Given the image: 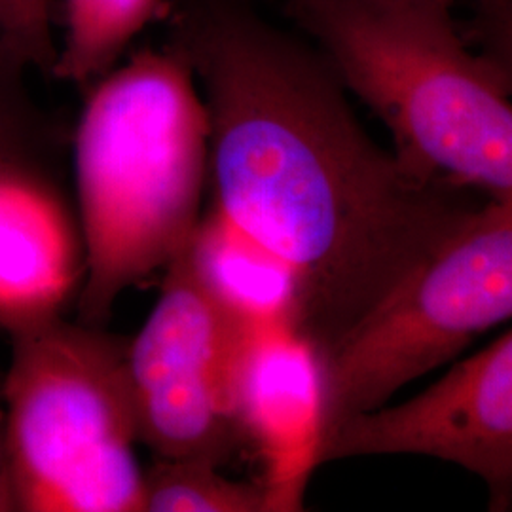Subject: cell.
<instances>
[{"mask_svg":"<svg viewBox=\"0 0 512 512\" xmlns=\"http://www.w3.org/2000/svg\"><path fill=\"white\" fill-rule=\"evenodd\" d=\"M175 48L209 114L213 209L289 270L319 361L484 205L376 145L325 59L241 0L190 2Z\"/></svg>","mask_w":512,"mask_h":512,"instance_id":"obj_1","label":"cell"},{"mask_svg":"<svg viewBox=\"0 0 512 512\" xmlns=\"http://www.w3.org/2000/svg\"><path fill=\"white\" fill-rule=\"evenodd\" d=\"M73 145L84 251L76 321L105 327L118 298L165 270L203 217L211 129L184 55L141 50L92 84Z\"/></svg>","mask_w":512,"mask_h":512,"instance_id":"obj_2","label":"cell"},{"mask_svg":"<svg viewBox=\"0 0 512 512\" xmlns=\"http://www.w3.org/2000/svg\"><path fill=\"white\" fill-rule=\"evenodd\" d=\"M456 0H287L348 92L418 177L512 200V97L454 18Z\"/></svg>","mask_w":512,"mask_h":512,"instance_id":"obj_3","label":"cell"},{"mask_svg":"<svg viewBox=\"0 0 512 512\" xmlns=\"http://www.w3.org/2000/svg\"><path fill=\"white\" fill-rule=\"evenodd\" d=\"M10 338L4 418L18 512H143L128 340L63 315Z\"/></svg>","mask_w":512,"mask_h":512,"instance_id":"obj_4","label":"cell"},{"mask_svg":"<svg viewBox=\"0 0 512 512\" xmlns=\"http://www.w3.org/2000/svg\"><path fill=\"white\" fill-rule=\"evenodd\" d=\"M509 319L512 200H488L319 361V440L338 423L389 403L404 385Z\"/></svg>","mask_w":512,"mask_h":512,"instance_id":"obj_5","label":"cell"},{"mask_svg":"<svg viewBox=\"0 0 512 512\" xmlns=\"http://www.w3.org/2000/svg\"><path fill=\"white\" fill-rule=\"evenodd\" d=\"M251 329L205 287L188 241L167 264L145 325L128 340L137 435L156 458L222 465L245 442L238 389Z\"/></svg>","mask_w":512,"mask_h":512,"instance_id":"obj_6","label":"cell"},{"mask_svg":"<svg viewBox=\"0 0 512 512\" xmlns=\"http://www.w3.org/2000/svg\"><path fill=\"white\" fill-rule=\"evenodd\" d=\"M423 456L459 465L488 490V511H512V330L404 403L332 427L315 469L342 459Z\"/></svg>","mask_w":512,"mask_h":512,"instance_id":"obj_7","label":"cell"},{"mask_svg":"<svg viewBox=\"0 0 512 512\" xmlns=\"http://www.w3.org/2000/svg\"><path fill=\"white\" fill-rule=\"evenodd\" d=\"M243 437L264 461L272 511L300 509L321 433L319 359L289 327L249 332L239 372Z\"/></svg>","mask_w":512,"mask_h":512,"instance_id":"obj_8","label":"cell"},{"mask_svg":"<svg viewBox=\"0 0 512 512\" xmlns=\"http://www.w3.org/2000/svg\"><path fill=\"white\" fill-rule=\"evenodd\" d=\"M82 274L80 230L40 160L0 164V327L63 315Z\"/></svg>","mask_w":512,"mask_h":512,"instance_id":"obj_9","label":"cell"},{"mask_svg":"<svg viewBox=\"0 0 512 512\" xmlns=\"http://www.w3.org/2000/svg\"><path fill=\"white\" fill-rule=\"evenodd\" d=\"M190 253L205 287L243 323L293 330L296 300L289 270L219 211L203 215Z\"/></svg>","mask_w":512,"mask_h":512,"instance_id":"obj_10","label":"cell"},{"mask_svg":"<svg viewBox=\"0 0 512 512\" xmlns=\"http://www.w3.org/2000/svg\"><path fill=\"white\" fill-rule=\"evenodd\" d=\"M164 0H63V40L52 76L90 88L120 65Z\"/></svg>","mask_w":512,"mask_h":512,"instance_id":"obj_11","label":"cell"},{"mask_svg":"<svg viewBox=\"0 0 512 512\" xmlns=\"http://www.w3.org/2000/svg\"><path fill=\"white\" fill-rule=\"evenodd\" d=\"M143 512H272L264 484L239 482L207 459L156 458L145 471Z\"/></svg>","mask_w":512,"mask_h":512,"instance_id":"obj_12","label":"cell"},{"mask_svg":"<svg viewBox=\"0 0 512 512\" xmlns=\"http://www.w3.org/2000/svg\"><path fill=\"white\" fill-rule=\"evenodd\" d=\"M55 54L52 0H0V63L52 74Z\"/></svg>","mask_w":512,"mask_h":512,"instance_id":"obj_13","label":"cell"},{"mask_svg":"<svg viewBox=\"0 0 512 512\" xmlns=\"http://www.w3.org/2000/svg\"><path fill=\"white\" fill-rule=\"evenodd\" d=\"M18 71L0 63V164L40 160L44 124L19 84Z\"/></svg>","mask_w":512,"mask_h":512,"instance_id":"obj_14","label":"cell"},{"mask_svg":"<svg viewBox=\"0 0 512 512\" xmlns=\"http://www.w3.org/2000/svg\"><path fill=\"white\" fill-rule=\"evenodd\" d=\"M465 37L490 61L512 97V0H473Z\"/></svg>","mask_w":512,"mask_h":512,"instance_id":"obj_15","label":"cell"},{"mask_svg":"<svg viewBox=\"0 0 512 512\" xmlns=\"http://www.w3.org/2000/svg\"><path fill=\"white\" fill-rule=\"evenodd\" d=\"M0 512H18L4 412H0Z\"/></svg>","mask_w":512,"mask_h":512,"instance_id":"obj_16","label":"cell"}]
</instances>
